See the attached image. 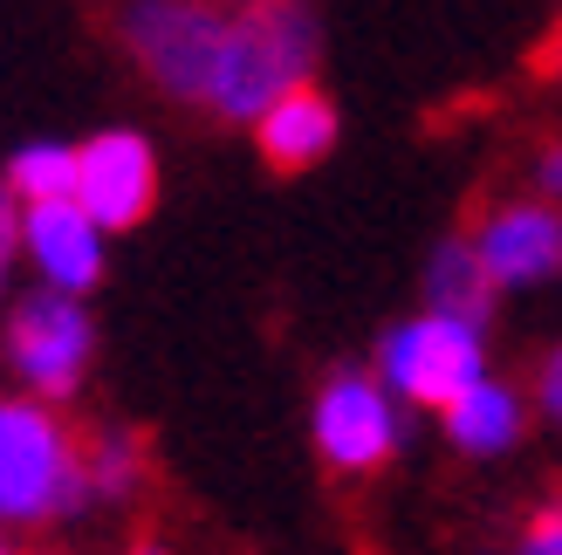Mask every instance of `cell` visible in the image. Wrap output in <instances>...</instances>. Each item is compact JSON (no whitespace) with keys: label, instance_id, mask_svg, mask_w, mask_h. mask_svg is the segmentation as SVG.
I'll return each instance as SVG.
<instances>
[{"label":"cell","instance_id":"19","mask_svg":"<svg viewBox=\"0 0 562 555\" xmlns=\"http://www.w3.org/2000/svg\"><path fill=\"white\" fill-rule=\"evenodd\" d=\"M549 63H555V69H562V27H555V42H549Z\"/></svg>","mask_w":562,"mask_h":555},{"label":"cell","instance_id":"21","mask_svg":"<svg viewBox=\"0 0 562 555\" xmlns=\"http://www.w3.org/2000/svg\"><path fill=\"white\" fill-rule=\"evenodd\" d=\"M0 555H8V548H0Z\"/></svg>","mask_w":562,"mask_h":555},{"label":"cell","instance_id":"11","mask_svg":"<svg viewBox=\"0 0 562 555\" xmlns=\"http://www.w3.org/2000/svg\"><path fill=\"white\" fill-rule=\"evenodd\" d=\"M426 295H432V316H453V322H473L481 329L487 309H494V274L481 261L473 240H446L432 268H426Z\"/></svg>","mask_w":562,"mask_h":555},{"label":"cell","instance_id":"17","mask_svg":"<svg viewBox=\"0 0 562 555\" xmlns=\"http://www.w3.org/2000/svg\"><path fill=\"white\" fill-rule=\"evenodd\" d=\"M536 185L549 192V206H562V145H549V151L536 158Z\"/></svg>","mask_w":562,"mask_h":555},{"label":"cell","instance_id":"10","mask_svg":"<svg viewBox=\"0 0 562 555\" xmlns=\"http://www.w3.org/2000/svg\"><path fill=\"white\" fill-rule=\"evenodd\" d=\"M255 137H261V158L274 172H308V165L336 145V103L323 90H295L255 124Z\"/></svg>","mask_w":562,"mask_h":555},{"label":"cell","instance_id":"8","mask_svg":"<svg viewBox=\"0 0 562 555\" xmlns=\"http://www.w3.org/2000/svg\"><path fill=\"white\" fill-rule=\"evenodd\" d=\"M473 247H481L494 288H536L562 274V213L549 200H508L473 227Z\"/></svg>","mask_w":562,"mask_h":555},{"label":"cell","instance_id":"15","mask_svg":"<svg viewBox=\"0 0 562 555\" xmlns=\"http://www.w3.org/2000/svg\"><path fill=\"white\" fill-rule=\"evenodd\" d=\"M21 247H27V213H21L14 192L0 185V288H8V268H14Z\"/></svg>","mask_w":562,"mask_h":555},{"label":"cell","instance_id":"3","mask_svg":"<svg viewBox=\"0 0 562 555\" xmlns=\"http://www.w3.org/2000/svg\"><path fill=\"white\" fill-rule=\"evenodd\" d=\"M227 27H234V14L213 8V0H131L124 8V48L165 97L206 103L220 48H227Z\"/></svg>","mask_w":562,"mask_h":555},{"label":"cell","instance_id":"12","mask_svg":"<svg viewBox=\"0 0 562 555\" xmlns=\"http://www.w3.org/2000/svg\"><path fill=\"white\" fill-rule=\"evenodd\" d=\"M515 432H521V398L508 392V384H473V392L446 411V439H453L460 453H501V446H515Z\"/></svg>","mask_w":562,"mask_h":555},{"label":"cell","instance_id":"20","mask_svg":"<svg viewBox=\"0 0 562 555\" xmlns=\"http://www.w3.org/2000/svg\"><path fill=\"white\" fill-rule=\"evenodd\" d=\"M131 555H165V548H151V542H137V548H131Z\"/></svg>","mask_w":562,"mask_h":555},{"label":"cell","instance_id":"5","mask_svg":"<svg viewBox=\"0 0 562 555\" xmlns=\"http://www.w3.org/2000/svg\"><path fill=\"white\" fill-rule=\"evenodd\" d=\"M90 350H97V329H90V316H82L76 295L42 288V295H27L14 309V322H8V364L42 405L76 392Z\"/></svg>","mask_w":562,"mask_h":555},{"label":"cell","instance_id":"14","mask_svg":"<svg viewBox=\"0 0 562 555\" xmlns=\"http://www.w3.org/2000/svg\"><path fill=\"white\" fill-rule=\"evenodd\" d=\"M82 480H90V494H131L137 487V446L124 432H97L82 446Z\"/></svg>","mask_w":562,"mask_h":555},{"label":"cell","instance_id":"2","mask_svg":"<svg viewBox=\"0 0 562 555\" xmlns=\"http://www.w3.org/2000/svg\"><path fill=\"white\" fill-rule=\"evenodd\" d=\"M90 480H82V446L42 398H0V521H55L76 514Z\"/></svg>","mask_w":562,"mask_h":555},{"label":"cell","instance_id":"4","mask_svg":"<svg viewBox=\"0 0 562 555\" xmlns=\"http://www.w3.org/2000/svg\"><path fill=\"white\" fill-rule=\"evenodd\" d=\"M378 384H391V398L412 405H439L453 411L473 384H487V343L473 322L453 316H412L378 343Z\"/></svg>","mask_w":562,"mask_h":555},{"label":"cell","instance_id":"1","mask_svg":"<svg viewBox=\"0 0 562 555\" xmlns=\"http://www.w3.org/2000/svg\"><path fill=\"white\" fill-rule=\"evenodd\" d=\"M316 42H323V27L308 14V0H247V8H234L206 110H220L234 124H261L281 97L308 90Z\"/></svg>","mask_w":562,"mask_h":555},{"label":"cell","instance_id":"9","mask_svg":"<svg viewBox=\"0 0 562 555\" xmlns=\"http://www.w3.org/2000/svg\"><path fill=\"white\" fill-rule=\"evenodd\" d=\"M27 261L42 268V282L55 295H82L103 274V227L76 200L27 206Z\"/></svg>","mask_w":562,"mask_h":555},{"label":"cell","instance_id":"16","mask_svg":"<svg viewBox=\"0 0 562 555\" xmlns=\"http://www.w3.org/2000/svg\"><path fill=\"white\" fill-rule=\"evenodd\" d=\"M508 555H562V508H542V514L521 529V542H515Z\"/></svg>","mask_w":562,"mask_h":555},{"label":"cell","instance_id":"6","mask_svg":"<svg viewBox=\"0 0 562 555\" xmlns=\"http://www.w3.org/2000/svg\"><path fill=\"white\" fill-rule=\"evenodd\" d=\"M151 200H158V158L137 131H97L90 145H76V206L103 234L137 227Z\"/></svg>","mask_w":562,"mask_h":555},{"label":"cell","instance_id":"18","mask_svg":"<svg viewBox=\"0 0 562 555\" xmlns=\"http://www.w3.org/2000/svg\"><path fill=\"white\" fill-rule=\"evenodd\" d=\"M542 405H549L555 419H562V350H555L549 364H542Z\"/></svg>","mask_w":562,"mask_h":555},{"label":"cell","instance_id":"7","mask_svg":"<svg viewBox=\"0 0 562 555\" xmlns=\"http://www.w3.org/2000/svg\"><path fill=\"white\" fill-rule=\"evenodd\" d=\"M391 446H398L391 392L363 371H336L316 398V453L336 474H371L378 460H391Z\"/></svg>","mask_w":562,"mask_h":555},{"label":"cell","instance_id":"13","mask_svg":"<svg viewBox=\"0 0 562 555\" xmlns=\"http://www.w3.org/2000/svg\"><path fill=\"white\" fill-rule=\"evenodd\" d=\"M8 192L21 206L76 200V145H21L8 165Z\"/></svg>","mask_w":562,"mask_h":555}]
</instances>
